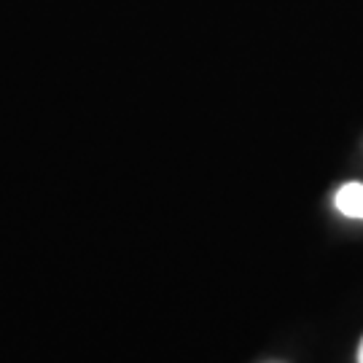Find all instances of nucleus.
Here are the masks:
<instances>
[{
  "label": "nucleus",
  "instance_id": "1",
  "mask_svg": "<svg viewBox=\"0 0 363 363\" xmlns=\"http://www.w3.org/2000/svg\"><path fill=\"white\" fill-rule=\"evenodd\" d=\"M334 205L347 218H363V183H345L334 196Z\"/></svg>",
  "mask_w": 363,
  "mask_h": 363
},
{
  "label": "nucleus",
  "instance_id": "2",
  "mask_svg": "<svg viewBox=\"0 0 363 363\" xmlns=\"http://www.w3.org/2000/svg\"><path fill=\"white\" fill-rule=\"evenodd\" d=\"M358 363H363V339H361V347H358Z\"/></svg>",
  "mask_w": 363,
  "mask_h": 363
}]
</instances>
